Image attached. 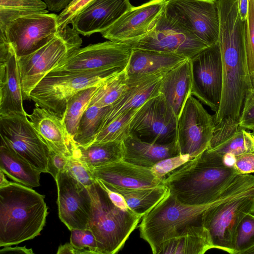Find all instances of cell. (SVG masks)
I'll use <instances>...</instances> for the list:
<instances>
[{"mask_svg": "<svg viewBox=\"0 0 254 254\" xmlns=\"http://www.w3.org/2000/svg\"><path fill=\"white\" fill-rule=\"evenodd\" d=\"M252 188L250 179L238 175L215 201L206 204L183 203L169 194L142 218L138 228L140 237L157 254L161 245L177 236L188 226L202 224L203 213L207 209L241 195Z\"/></svg>", "mask_w": 254, "mask_h": 254, "instance_id": "cell-1", "label": "cell"}, {"mask_svg": "<svg viewBox=\"0 0 254 254\" xmlns=\"http://www.w3.org/2000/svg\"><path fill=\"white\" fill-rule=\"evenodd\" d=\"M45 196L10 182L0 188V246L17 245L38 236L48 215Z\"/></svg>", "mask_w": 254, "mask_h": 254, "instance_id": "cell-2", "label": "cell"}, {"mask_svg": "<svg viewBox=\"0 0 254 254\" xmlns=\"http://www.w3.org/2000/svg\"><path fill=\"white\" fill-rule=\"evenodd\" d=\"M238 175L234 167L215 163L202 153L170 173L162 182L181 202L198 205L216 200Z\"/></svg>", "mask_w": 254, "mask_h": 254, "instance_id": "cell-3", "label": "cell"}, {"mask_svg": "<svg viewBox=\"0 0 254 254\" xmlns=\"http://www.w3.org/2000/svg\"><path fill=\"white\" fill-rule=\"evenodd\" d=\"M88 189L92 211L88 229L96 238L100 254H116L123 248L142 216L116 206L97 180Z\"/></svg>", "mask_w": 254, "mask_h": 254, "instance_id": "cell-4", "label": "cell"}, {"mask_svg": "<svg viewBox=\"0 0 254 254\" xmlns=\"http://www.w3.org/2000/svg\"><path fill=\"white\" fill-rule=\"evenodd\" d=\"M125 68L47 74L32 90L29 100L62 120L67 101L73 95L85 88L100 85Z\"/></svg>", "mask_w": 254, "mask_h": 254, "instance_id": "cell-5", "label": "cell"}, {"mask_svg": "<svg viewBox=\"0 0 254 254\" xmlns=\"http://www.w3.org/2000/svg\"><path fill=\"white\" fill-rule=\"evenodd\" d=\"M82 40L69 25L59 30L50 42L35 52L18 58L23 100L37 84L54 67L79 49Z\"/></svg>", "mask_w": 254, "mask_h": 254, "instance_id": "cell-6", "label": "cell"}, {"mask_svg": "<svg viewBox=\"0 0 254 254\" xmlns=\"http://www.w3.org/2000/svg\"><path fill=\"white\" fill-rule=\"evenodd\" d=\"M254 188L203 213L201 223L208 230L214 248L234 254L239 224L246 215L254 214Z\"/></svg>", "mask_w": 254, "mask_h": 254, "instance_id": "cell-7", "label": "cell"}, {"mask_svg": "<svg viewBox=\"0 0 254 254\" xmlns=\"http://www.w3.org/2000/svg\"><path fill=\"white\" fill-rule=\"evenodd\" d=\"M164 14L208 46L218 43L219 17L215 0H166Z\"/></svg>", "mask_w": 254, "mask_h": 254, "instance_id": "cell-8", "label": "cell"}, {"mask_svg": "<svg viewBox=\"0 0 254 254\" xmlns=\"http://www.w3.org/2000/svg\"><path fill=\"white\" fill-rule=\"evenodd\" d=\"M178 117L161 94L150 98L136 111L129 135L149 143L166 144L176 141Z\"/></svg>", "mask_w": 254, "mask_h": 254, "instance_id": "cell-9", "label": "cell"}, {"mask_svg": "<svg viewBox=\"0 0 254 254\" xmlns=\"http://www.w3.org/2000/svg\"><path fill=\"white\" fill-rule=\"evenodd\" d=\"M0 140L35 169L47 173L50 149L38 134L26 113L0 116Z\"/></svg>", "mask_w": 254, "mask_h": 254, "instance_id": "cell-10", "label": "cell"}, {"mask_svg": "<svg viewBox=\"0 0 254 254\" xmlns=\"http://www.w3.org/2000/svg\"><path fill=\"white\" fill-rule=\"evenodd\" d=\"M58 15L48 12L17 18L0 32V42L10 44L17 58L29 55L57 35Z\"/></svg>", "mask_w": 254, "mask_h": 254, "instance_id": "cell-11", "label": "cell"}, {"mask_svg": "<svg viewBox=\"0 0 254 254\" xmlns=\"http://www.w3.org/2000/svg\"><path fill=\"white\" fill-rule=\"evenodd\" d=\"M215 127L213 116L190 95L178 118L176 143L179 154L195 157L209 147Z\"/></svg>", "mask_w": 254, "mask_h": 254, "instance_id": "cell-12", "label": "cell"}, {"mask_svg": "<svg viewBox=\"0 0 254 254\" xmlns=\"http://www.w3.org/2000/svg\"><path fill=\"white\" fill-rule=\"evenodd\" d=\"M132 48L126 43L107 41L80 48L48 74H63L106 68H126Z\"/></svg>", "mask_w": 254, "mask_h": 254, "instance_id": "cell-13", "label": "cell"}, {"mask_svg": "<svg viewBox=\"0 0 254 254\" xmlns=\"http://www.w3.org/2000/svg\"><path fill=\"white\" fill-rule=\"evenodd\" d=\"M132 48L157 51L190 59L209 47L168 18L164 11L154 28L144 36L125 42Z\"/></svg>", "mask_w": 254, "mask_h": 254, "instance_id": "cell-14", "label": "cell"}, {"mask_svg": "<svg viewBox=\"0 0 254 254\" xmlns=\"http://www.w3.org/2000/svg\"><path fill=\"white\" fill-rule=\"evenodd\" d=\"M191 94L217 113L222 90L223 74L218 43L207 47L190 59Z\"/></svg>", "mask_w": 254, "mask_h": 254, "instance_id": "cell-15", "label": "cell"}, {"mask_svg": "<svg viewBox=\"0 0 254 254\" xmlns=\"http://www.w3.org/2000/svg\"><path fill=\"white\" fill-rule=\"evenodd\" d=\"M55 180L61 220L70 231L88 229L92 211V199L89 189L65 171L60 172Z\"/></svg>", "mask_w": 254, "mask_h": 254, "instance_id": "cell-16", "label": "cell"}, {"mask_svg": "<svg viewBox=\"0 0 254 254\" xmlns=\"http://www.w3.org/2000/svg\"><path fill=\"white\" fill-rule=\"evenodd\" d=\"M166 0H151L133 6L101 34L110 41L125 43L140 38L150 32L162 14Z\"/></svg>", "mask_w": 254, "mask_h": 254, "instance_id": "cell-17", "label": "cell"}, {"mask_svg": "<svg viewBox=\"0 0 254 254\" xmlns=\"http://www.w3.org/2000/svg\"><path fill=\"white\" fill-rule=\"evenodd\" d=\"M133 6L129 0H92L70 24L79 34L84 36L102 33Z\"/></svg>", "mask_w": 254, "mask_h": 254, "instance_id": "cell-18", "label": "cell"}, {"mask_svg": "<svg viewBox=\"0 0 254 254\" xmlns=\"http://www.w3.org/2000/svg\"><path fill=\"white\" fill-rule=\"evenodd\" d=\"M249 152H254V134L241 127L239 122L225 120L215 125L209 146L203 153L212 162L224 165V155Z\"/></svg>", "mask_w": 254, "mask_h": 254, "instance_id": "cell-19", "label": "cell"}, {"mask_svg": "<svg viewBox=\"0 0 254 254\" xmlns=\"http://www.w3.org/2000/svg\"><path fill=\"white\" fill-rule=\"evenodd\" d=\"M18 67L12 47L0 42V116L26 113Z\"/></svg>", "mask_w": 254, "mask_h": 254, "instance_id": "cell-20", "label": "cell"}, {"mask_svg": "<svg viewBox=\"0 0 254 254\" xmlns=\"http://www.w3.org/2000/svg\"><path fill=\"white\" fill-rule=\"evenodd\" d=\"M95 179L115 186L126 188H150L163 185L151 168L121 160L109 164L90 168Z\"/></svg>", "mask_w": 254, "mask_h": 254, "instance_id": "cell-21", "label": "cell"}, {"mask_svg": "<svg viewBox=\"0 0 254 254\" xmlns=\"http://www.w3.org/2000/svg\"><path fill=\"white\" fill-rule=\"evenodd\" d=\"M187 59L171 53L132 48L125 69L127 85L158 74L166 73Z\"/></svg>", "mask_w": 254, "mask_h": 254, "instance_id": "cell-22", "label": "cell"}, {"mask_svg": "<svg viewBox=\"0 0 254 254\" xmlns=\"http://www.w3.org/2000/svg\"><path fill=\"white\" fill-rule=\"evenodd\" d=\"M27 117L50 149L68 158L72 156L76 146L61 119L37 105Z\"/></svg>", "mask_w": 254, "mask_h": 254, "instance_id": "cell-23", "label": "cell"}, {"mask_svg": "<svg viewBox=\"0 0 254 254\" xmlns=\"http://www.w3.org/2000/svg\"><path fill=\"white\" fill-rule=\"evenodd\" d=\"M166 73L158 74L128 85L125 92L110 106L104 117L101 130L118 117L131 110H138L148 99L159 94L160 85Z\"/></svg>", "mask_w": 254, "mask_h": 254, "instance_id": "cell-24", "label": "cell"}, {"mask_svg": "<svg viewBox=\"0 0 254 254\" xmlns=\"http://www.w3.org/2000/svg\"><path fill=\"white\" fill-rule=\"evenodd\" d=\"M190 59L167 72L159 88L161 94L179 117L189 97L191 95Z\"/></svg>", "mask_w": 254, "mask_h": 254, "instance_id": "cell-25", "label": "cell"}, {"mask_svg": "<svg viewBox=\"0 0 254 254\" xmlns=\"http://www.w3.org/2000/svg\"><path fill=\"white\" fill-rule=\"evenodd\" d=\"M123 160L139 166L151 168L159 161L179 155L176 142L166 144L147 142L129 135L123 141Z\"/></svg>", "mask_w": 254, "mask_h": 254, "instance_id": "cell-26", "label": "cell"}, {"mask_svg": "<svg viewBox=\"0 0 254 254\" xmlns=\"http://www.w3.org/2000/svg\"><path fill=\"white\" fill-rule=\"evenodd\" d=\"M214 249L208 230L202 224L188 226L165 242L157 254H203Z\"/></svg>", "mask_w": 254, "mask_h": 254, "instance_id": "cell-27", "label": "cell"}, {"mask_svg": "<svg viewBox=\"0 0 254 254\" xmlns=\"http://www.w3.org/2000/svg\"><path fill=\"white\" fill-rule=\"evenodd\" d=\"M0 170L15 182L29 188L40 185L41 172L12 148L0 140Z\"/></svg>", "mask_w": 254, "mask_h": 254, "instance_id": "cell-28", "label": "cell"}, {"mask_svg": "<svg viewBox=\"0 0 254 254\" xmlns=\"http://www.w3.org/2000/svg\"><path fill=\"white\" fill-rule=\"evenodd\" d=\"M101 182L109 189L121 194L129 208L142 217L170 193L163 184L150 188H126Z\"/></svg>", "mask_w": 254, "mask_h": 254, "instance_id": "cell-29", "label": "cell"}, {"mask_svg": "<svg viewBox=\"0 0 254 254\" xmlns=\"http://www.w3.org/2000/svg\"><path fill=\"white\" fill-rule=\"evenodd\" d=\"M123 141H114L76 146L72 157L93 168L123 160Z\"/></svg>", "mask_w": 254, "mask_h": 254, "instance_id": "cell-30", "label": "cell"}, {"mask_svg": "<svg viewBox=\"0 0 254 254\" xmlns=\"http://www.w3.org/2000/svg\"><path fill=\"white\" fill-rule=\"evenodd\" d=\"M48 12L43 0H0V32L17 18Z\"/></svg>", "mask_w": 254, "mask_h": 254, "instance_id": "cell-31", "label": "cell"}, {"mask_svg": "<svg viewBox=\"0 0 254 254\" xmlns=\"http://www.w3.org/2000/svg\"><path fill=\"white\" fill-rule=\"evenodd\" d=\"M110 106L103 108L94 105L88 106L80 119L73 138L76 146L86 147L93 143L101 130L104 117Z\"/></svg>", "mask_w": 254, "mask_h": 254, "instance_id": "cell-32", "label": "cell"}, {"mask_svg": "<svg viewBox=\"0 0 254 254\" xmlns=\"http://www.w3.org/2000/svg\"><path fill=\"white\" fill-rule=\"evenodd\" d=\"M99 86L82 90L73 95L67 101L62 121L73 141L80 119Z\"/></svg>", "mask_w": 254, "mask_h": 254, "instance_id": "cell-33", "label": "cell"}, {"mask_svg": "<svg viewBox=\"0 0 254 254\" xmlns=\"http://www.w3.org/2000/svg\"><path fill=\"white\" fill-rule=\"evenodd\" d=\"M125 69L101 84L95 91L88 106L106 107L117 101L128 88Z\"/></svg>", "mask_w": 254, "mask_h": 254, "instance_id": "cell-34", "label": "cell"}, {"mask_svg": "<svg viewBox=\"0 0 254 254\" xmlns=\"http://www.w3.org/2000/svg\"><path fill=\"white\" fill-rule=\"evenodd\" d=\"M137 111L131 110L115 119L99 132L93 143L123 141L129 135V124Z\"/></svg>", "mask_w": 254, "mask_h": 254, "instance_id": "cell-35", "label": "cell"}, {"mask_svg": "<svg viewBox=\"0 0 254 254\" xmlns=\"http://www.w3.org/2000/svg\"><path fill=\"white\" fill-rule=\"evenodd\" d=\"M254 246V214L246 215L238 227L234 254H243L247 250Z\"/></svg>", "mask_w": 254, "mask_h": 254, "instance_id": "cell-36", "label": "cell"}, {"mask_svg": "<svg viewBox=\"0 0 254 254\" xmlns=\"http://www.w3.org/2000/svg\"><path fill=\"white\" fill-rule=\"evenodd\" d=\"M247 17L245 21V50L250 72L254 71V0H248Z\"/></svg>", "mask_w": 254, "mask_h": 254, "instance_id": "cell-37", "label": "cell"}, {"mask_svg": "<svg viewBox=\"0 0 254 254\" xmlns=\"http://www.w3.org/2000/svg\"><path fill=\"white\" fill-rule=\"evenodd\" d=\"M65 171L88 188H89L96 181L90 168L74 157L68 158Z\"/></svg>", "mask_w": 254, "mask_h": 254, "instance_id": "cell-38", "label": "cell"}, {"mask_svg": "<svg viewBox=\"0 0 254 254\" xmlns=\"http://www.w3.org/2000/svg\"><path fill=\"white\" fill-rule=\"evenodd\" d=\"M193 158L188 155H178L164 159L155 164L151 170L154 175L163 180L170 173Z\"/></svg>", "mask_w": 254, "mask_h": 254, "instance_id": "cell-39", "label": "cell"}, {"mask_svg": "<svg viewBox=\"0 0 254 254\" xmlns=\"http://www.w3.org/2000/svg\"><path fill=\"white\" fill-rule=\"evenodd\" d=\"M70 243L78 249H88L94 254H100L97 243L93 233L89 229H75L71 231Z\"/></svg>", "mask_w": 254, "mask_h": 254, "instance_id": "cell-40", "label": "cell"}, {"mask_svg": "<svg viewBox=\"0 0 254 254\" xmlns=\"http://www.w3.org/2000/svg\"><path fill=\"white\" fill-rule=\"evenodd\" d=\"M239 126L248 130H254V89H250L246 96L239 121Z\"/></svg>", "mask_w": 254, "mask_h": 254, "instance_id": "cell-41", "label": "cell"}, {"mask_svg": "<svg viewBox=\"0 0 254 254\" xmlns=\"http://www.w3.org/2000/svg\"><path fill=\"white\" fill-rule=\"evenodd\" d=\"M92 0H72L68 5L58 15V27L63 30L70 22L74 16Z\"/></svg>", "mask_w": 254, "mask_h": 254, "instance_id": "cell-42", "label": "cell"}, {"mask_svg": "<svg viewBox=\"0 0 254 254\" xmlns=\"http://www.w3.org/2000/svg\"><path fill=\"white\" fill-rule=\"evenodd\" d=\"M68 158L50 149L47 173L50 174L55 180L59 174L65 171Z\"/></svg>", "mask_w": 254, "mask_h": 254, "instance_id": "cell-43", "label": "cell"}, {"mask_svg": "<svg viewBox=\"0 0 254 254\" xmlns=\"http://www.w3.org/2000/svg\"><path fill=\"white\" fill-rule=\"evenodd\" d=\"M234 167L239 174L254 173V152L246 153L236 156Z\"/></svg>", "mask_w": 254, "mask_h": 254, "instance_id": "cell-44", "label": "cell"}, {"mask_svg": "<svg viewBox=\"0 0 254 254\" xmlns=\"http://www.w3.org/2000/svg\"><path fill=\"white\" fill-rule=\"evenodd\" d=\"M96 180L101 186L105 190L110 199L116 206L124 210L130 209L128 207L125 198L121 194L117 192L109 189L100 181L97 179Z\"/></svg>", "mask_w": 254, "mask_h": 254, "instance_id": "cell-45", "label": "cell"}, {"mask_svg": "<svg viewBox=\"0 0 254 254\" xmlns=\"http://www.w3.org/2000/svg\"><path fill=\"white\" fill-rule=\"evenodd\" d=\"M57 254H94V253L88 249H78L75 248L70 243H66L60 245L57 252Z\"/></svg>", "mask_w": 254, "mask_h": 254, "instance_id": "cell-46", "label": "cell"}, {"mask_svg": "<svg viewBox=\"0 0 254 254\" xmlns=\"http://www.w3.org/2000/svg\"><path fill=\"white\" fill-rule=\"evenodd\" d=\"M47 5L48 10L53 12H61L72 0H43Z\"/></svg>", "mask_w": 254, "mask_h": 254, "instance_id": "cell-47", "label": "cell"}, {"mask_svg": "<svg viewBox=\"0 0 254 254\" xmlns=\"http://www.w3.org/2000/svg\"><path fill=\"white\" fill-rule=\"evenodd\" d=\"M33 254L32 249H27L25 246L18 247L16 246L12 247L11 246H4V248L0 250V254Z\"/></svg>", "mask_w": 254, "mask_h": 254, "instance_id": "cell-48", "label": "cell"}, {"mask_svg": "<svg viewBox=\"0 0 254 254\" xmlns=\"http://www.w3.org/2000/svg\"><path fill=\"white\" fill-rule=\"evenodd\" d=\"M239 13L243 21H245L248 11V0H237Z\"/></svg>", "mask_w": 254, "mask_h": 254, "instance_id": "cell-49", "label": "cell"}, {"mask_svg": "<svg viewBox=\"0 0 254 254\" xmlns=\"http://www.w3.org/2000/svg\"><path fill=\"white\" fill-rule=\"evenodd\" d=\"M10 183L5 178L4 172L0 170V188L5 187Z\"/></svg>", "mask_w": 254, "mask_h": 254, "instance_id": "cell-50", "label": "cell"}, {"mask_svg": "<svg viewBox=\"0 0 254 254\" xmlns=\"http://www.w3.org/2000/svg\"><path fill=\"white\" fill-rule=\"evenodd\" d=\"M250 79L251 81V84L252 88L254 89V71L252 72H250Z\"/></svg>", "mask_w": 254, "mask_h": 254, "instance_id": "cell-51", "label": "cell"}, {"mask_svg": "<svg viewBox=\"0 0 254 254\" xmlns=\"http://www.w3.org/2000/svg\"><path fill=\"white\" fill-rule=\"evenodd\" d=\"M243 254H254V246L246 251Z\"/></svg>", "mask_w": 254, "mask_h": 254, "instance_id": "cell-52", "label": "cell"}, {"mask_svg": "<svg viewBox=\"0 0 254 254\" xmlns=\"http://www.w3.org/2000/svg\"><path fill=\"white\" fill-rule=\"evenodd\" d=\"M253 134H254V130L252 131Z\"/></svg>", "mask_w": 254, "mask_h": 254, "instance_id": "cell-53", "label": "cell"}, {"mask_svg": "<svg viewBox=\"0 0 254 254\" xmlns=\"http://www.w3.org/2000/svg\"></svg>", "mask_w": 254, "mask_h": 254, "instance_id": "cell-54", "label": "cell"}]
</instances>
